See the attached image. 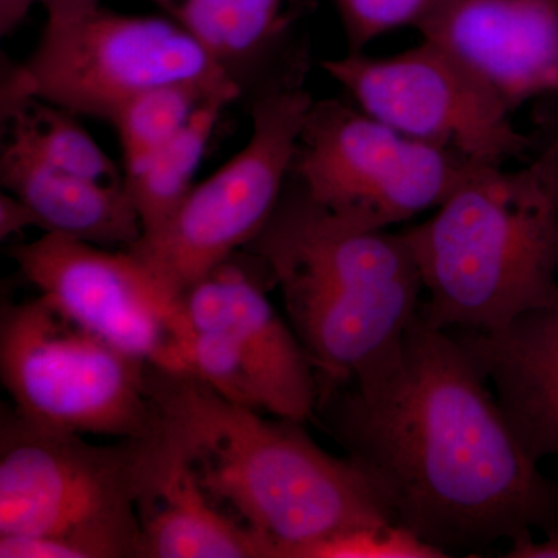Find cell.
<instances>
[{"mask_svg":"<svg viewBox=\"0 0 558 558\" xmlns=\"http://www.w3.org/2000/svg\"><path fill=\"white\" fill-rule=\"evenodd\" d=\"M149 436L98 446L3 411L0 558H142Z\"/></svg>","mask_w":558,"mask_h":558,"instance_id":"5","label":"cell"},{"mask_svg":"<svg viewBox=\"0 0 558 558\" xmlns=\"http://www.w3.org/2000/svg\"><path fill=\"white\" fill-rule=\"evenodd\" d=\"M494 385L532 458L558 457V296L495 330H447Z\"/></svg>","mask_w":558,"mask_h":558,"instance_id":"14","label":"cell"},{"mask_svg":"<svg viewBox=\"0 0 558 558\" xmlns=\"http://www.w3.org/2000/svg\"><path fill=\"white\" fill-rule=\"evenodd\" d=\"M457 150L392 130L339 98L314 101L290 175L315 204L360 230L438 208L481 168Z\"/></svg>","mask_w":558,"mask_h":558,"instance_id":"7","label":"cell"},{"mask_svg":"<svg viewBox=\"0 0 558 558\" xmlns=\"http://www.w3.org/2000/svg\"><path fill=\"white\" fill-rule=\"evenodd\" d=\"M554 140H557V142H558V121H557V131H556V137H554Z\"/></svg>","mask_w":558,"mask_h":558,"instance_id":"27","label":"cell"},{"mask_svg":"<svg viewBox=\"0 0 558 558\" xmlns=\"http://www.w3.org/2000/svg\"><path fill=\"white\" fill-rule=\"evenodd\" d=\"M5 143L50 167L106 183H124L116 161L90 137L75 113L21 89L9 75L2 81Z\"/></svg>","mask_w":558,"mask_h":558,"instance_id":"18","label":"cell"},{"mask_svg":"<svg viewBox=\"0 0 558 558\" xmlns=\"http://www.w3.org/2000/svg\"><path fill=\"white\" fill-rule=\"evenodd\" d=\"M357 108L410 137L490 167L523 156L531 140L483 81L432 40L392 57L349 53L322 62Z\"/></svg>","mask_w":558,"mask_h":558,"instance_id":"10","label":"cell"},{"mask_svg":"<svg viewBox=\"0 0 558 558\" xmlns=\"http://www.w3.org/2000/svg\"><path fill=\"white\" fill-rule=\"evenodd\" d=\"M543 542H535L532 532L510 539L506 558H558V531L548 532Z\"/></svg>","mask_w":558,"mask_h":558,"instance_id":"24","label":"cell"},{"mask_svg":"<svg viewBox=\"0 0 558 558\" xmlns=\"http://www.w3.org/2000/svg\"><path fill=\"white\" fill-rule=\"evenodd\" d=\"M0 376L14 413L35 427L119 440L156 432L150 365L80 328L44 296L2 307Z\"/></svg>","mask_w":558,"mask_h":558,"instance_id":"6","label":"cell"},{"mask_svg":"<svg viewBox=\"0 0 558 558\" xmlns=\"http://www.w3.org/2000/svg\"><path fill=\"white\" fill-rule=\"evenodd\" d=\"M95 3H98L100 5V0H94Z\"/></svg>","mask_w":558,"mask_h":558,"instance_id":"28","label":"cell"},{"mask_svg":"<svg viewBox=\"0 0 558 558\" xmlns=\"http://www.w3.org/2000/svg\"><path fill=\"white\" fill-rule=\"evenodd\" d=\"M3 191L28 205L44 233L110 250H130L142 238L137 209L124 183L83 178L44 163L3 142Z\"/></svg>","mask_w":558,"mask_h":558,"instance_id":"16","label":"cell"},{"mask_svg":"<svg viewBox=\"0 0 558 558\" xmlns=\"http://www.w3.org/2000/svg\"><path fill=\"white\" fill-rule=\"evenodd\" d=\"M241 86H209L201 83H175L143 92L128 101L110 123L119 132L124 157V174L137 171L216 95L240 98Z\"/></svg>","mask_w":558,"mask_h":558,"instance_id":"20","label":"cell"},{"mask_svg":"<svg viewBox=\"0 0 558 558\" xmlns=\"http://www.w3.org/2000/svg\"><path fill=\"white\" fill-rule=\"evenodd\" d=\"M9 253L39 295L70 322L150 366L186 373L182 299L130 250L44 233Z\"/></svg>","mask_w":558,"mask_h":558,"instance_id":"11","label":"cell"},{"mask_svg":"<svg viewBox=\"0 0 558 558\" xmlns=\"http://www.w3.org/2000/svg\"><path fill=\"white\" fill-rule=\"evenodd\" d=\"M416 28L510 110L558 92V0H446Z\"/></svg>","mask_w":558,"mask_h":558,"instance_id":"13","label":"cell"},{"mask_svg":"<svg viewBox=\"0 0 558 558\" xmlns=\"http://www.w3.org/2000/svg\"><path fill=\"white\" fill-rule=\"evenodd\" d=\"M266 278L270 271L258 256L234 253L183 293V314L190 328L218 330L230 341L258 388L263 411L304 424L317 413V374L292 326L267 299Z\"/></svg>","mask_w":558,"mask_h":558,"instance_id":"12","label":"cell"},{"mask_svg":"<svg viewBox=\"0 0 558 558\" xmlns=\"http://www.w3.org/2000/svg\"><path fill=\"white\" fill-rule=\"evenodd\" d=\"M234 100L230 95L209 98L163 148L137 171L124 174L143 234L159 230L189 196L220 113Z\"/></svg>","mask_w":558,"mask_h":558,"instance_id":"19","label":"cell"},{"mask_svg":"<svg viewBox=\"0 0 558 558\" xmlns=\"http://www.w3.org/2000/svg\"><path fill=\"white\" fill-rule=\"evenodd\" d=\"M150 392L161 449L263 538L270 558L347 529L398 524L365 469L323 450L301 422L263 417L189 373L150 366Z\"/></svg>","mask_w":558,"mask_h":558,"instance_id":"2","label":"cell"},{"mask_svg":"<svg viewBox=\"0 0 558 558\" xmlns=\"http://www.w3.org/2000/svg\"><path fill=\"white\" fill-rule=\"evenodd\" d=\"M47 11V24H62L98 9L94 0H38Z\"/></svg>","mask_w":558,"mask_h":558,"instance_id":"25","label":"cell"},{"mask_svg":"<svg viewBox=\"0 0 558 558\" xmlns=\"http://www.w3.org/2000/svg\"><path fill=\"white\" fill-rule=\"evenodd\" d=\"M138 510L143 558H270L266 542L213 501L156 435Z\"/></svg>","mask_w":558,"mask_h":558,"instance_id":"15","label":"cell"},{"mask_svg":"<svg viewBox=\"0 0 558 558\" xmlns=\"http://www.w3.org/2000/svg\"><path fill=\"white\" fill-rule=\"evenodd\" d=\"M281 289L306 349L318 400L391 357L421 310V270L405 233L360 230L289 175L274 215L247 247Z\"/></svg>","mask_w":558,"mask_h":558,"instance_id":"3","label":"cell"},{"mask_svg":"<svg viewBox=\"0 0 558 558\" xmlns=\"http://www.w3.org/2000/svg\"><path fill=\"white\" fill-rule=\"evenodd\" d=\"M317 416L396 523L449 557L558 531L557 481L539 472L461 344L418 312L398 351L319 399Z\"/></svg>","mask_w":558,"mask_h":558,"instance_id":"1","label":"cell"},{"mask_svg":"<svg viewBox=\"0 0 558 558\" xmlns=\"http://www.w3.org/2000/svg\"><path fill=\"white\" fill-rule=\"evenodd\" d=\"M7 75L40 100L108 121L132 98L156 87L238 84L178 22L101 5L76 20L46 24L31 58L10 65Z\"/></svg>","mask_w":558,"mask_h":558,"instance_id":"9","label":"cell"},{"mask_svg":"<svg viewBox=\"0 0 558 558\" xmlns=\"http://www.w3.org/2000/svg\"><path fill=\"white\" fill-rule=\"evenodd\" d=\"M440 330H495L558 296V142L527 167H484L403 231Z\"/></svg>","mask_w":558,"mask_h":558,"instance_id":"4","label":"cell"},{"mask_svg":"<svg viewBox=\"0 0 558 558\" xmlns=\"http://www.w3.org/2000/svg\"><path fill=\"white\" fill-rule=\"evenodd\" d=\"M444 557L449 556L399 524L347 529L301 545L289 554V558Z\"/></svg>","mask_w":558,"mask_h":558,"instance_id":"21","label":"cell"},{"mask_svg":"<svg viewBox=\"0 0 558 558\" xmlns=\"http://www.w3.org/2000/svg\"><path fill=\"white\" fill-rule=\"evenodd\" d=\"M446 0H336L351 53L400 27L416 28Z\"/></svg>","mask_w":558,"mask_h":558,"instance_id":"22","label":"cell"},{"mask_svg":"<svg viewBox=\"0 0 558 558\" xmlns=\"http://www.w3.org/2000/svg\"><path fill=\"white\" fill-rule=\"evenodd\" d=\"M312 102L303 76L260 90L252 105L247 145L194 185L174 215L130 248L172 295L196 284L247 247L274 215L290 175Z\"/></svg>","mask_w":558,"mask_h":558,"instance_id":"8","label":"cell"},{"mask_svg":"<svg viewBox=\"0 0 558 558\" xmlns=\"http://www.w3.org/2000/svg\"><path fill=\"white\" fill-rule=\"evenodd\" d=\"M190 32L242 87L281 49L290 16L286 0H153Z\"/></svg>","mask_w":558,"mask_h":558,"instance_id":"17","label":"cell"},{"mask_svg":"<svg viewBox=\"0 0 558 558\" xmlns=\"http://www.w3.org/2000/svg\"><path fill=\"white\" fill-rule=\"evenodd\" d=\"M38 0H0V33L3 36L16 31Z\"/></svg>","mask_w":558,"mask_h":558,"instance_id":"26","label":"cell"},{"mask_svg":"<svg viewBox=\"0 0 558 558\" xmlns=\"http://www.w3.org/2000/svg\"><path fill=\"white\" fill-rule=\"evenodd\" d=\"M31 227H38V218L35 213L28 208L27 204H24L16 196L3 191L0 194V238L7 240L11 234L21 233V231L31 229Z\"/></svg>","mask_w":558,"mask_h":558,"instance_id":"23","label":"cell"}]
</instances>
